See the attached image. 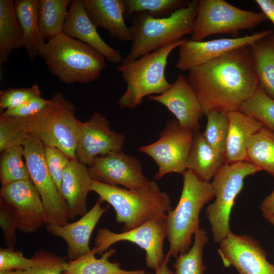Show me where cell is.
Returning a JSON list of instances; mask_svg holds the SVG:
<instances>
[{"label": "cell", "mask_w": 274, "mask_h": 274, "mask_svg": "<svg viewBox=\"0 0 274 274\" xmlns=\"http://www.w3.org/2000/svg\"><path fill=\"white\" fill-rule=\"evenodd\" d=\"M249 47L233 50L188 72L187 81L204 115L239 110L260 87Z\"/></svg>", "instance_id": "cell-1"}, {"label": "cell", "mask_w": 274, "mask_h": 274, "mask_svg": "<svg viewBox=\"0 0 274 274\" xmlns=\"http://www.w3.org/2000/svg\"><path fill=\"white\" fill-rule=\"evenodd\" d=\"M90 189L102 202L106 201L114 208L116 221L123 224L122 231L132 230L151 220L166 219L167 214L173 209L169 195L161 191L154 180L134 189L92 180Z\"/></svg>", "instance_id": "cell-2"}, {"label": "cell", "mask_w": 274, "mask_h": 274, "mask_svg": "<svg viewBox=\"0 0 274 274\" xmlns=\"http://www.w3.org/2000/svg\"><path fill=\"white\" fill-rule=\"evenodd\" d=\"M50 72L68 84L88 83L97 79L105 69V57L88 44L64 33L49 39L39 48Z\"/></svg>", "instance_id": "cell-3"}, {"label": "cell", "mask_w": 274, "mask_h": 274, "mask_svg": "<svg viewBox=\"0 0 274 274\" xmlns=\"http://www.w3.org/2000/svg\"><path fill=\"white\" fill-rule=\"evenodd\" d=\"M198 6V0L191 1L186 7L163 18H155L146 13L134 14L130 27V48L123 61L138 59L191 34Z\"/></svg>", "instance_id": "cell-4"}, {"label": "cell", "mask_w": 274, "mask_h": 274, "mask_svg": "<svg viewBox=\"0 0 274 274\" xmlns=\"http://www.w3.org/2000/svg\"><path fill=\"white\" fill-rule=\"evenodd\" d=\"M182 175L180 199L168 212L166 219V237L169 244L167 254L176 258L191 248L192 235L200 229V213L214 197L211 182L200 180L188 169Z\"/></svg>", "instance_id": "cell-5"}, {"label": "cell", "mask_w": 274, "mask_h": 274, "mask_svg": "<svg viewBox=\"0 0 274 274\" xmlns=\"http://www.w3.org/2000/svg\"><path fill=\"white\" fill-rule=\"evenodd\" d=\"M185 40L176 41L138 59L122 61L117 71L126 87L118 100L120 108L134 109L142 104L145 96L161 94L168 89L171 84L165 78L167 59L171 52Z\"/></svg>", "instance_id": "cell-6"}, {"label": "cell", "mask_w": 274, "mask_h": 274, "mask_svg": "<svg viewBox=\"0 0 274 274\" xmlns=\"http://www.w3.org/2000/svg\"><path fill=\"white\" fill-rule=\"evenodd\" d=\"M75 114L76 107L57 91L47 107L26 119L28 132L44 146L56 147L71 160H77L76 149L81 121Z\"/></svg>", "instance_id": "cell-7"}, {"label": "cell", "mask_w": 274, "mask_h": 274, "mask_svg": "<svg viewBox=\"0 0 274 274\" xmlns=\"http://www.w3.org/2000/svg\"><path fill=\"white\" fill-rule=\"evenodd\" d=\"M261 169L245 161L224 163L211 183L215 201L206 208L214 242L220 243L231 232L230 216L237 195L242 190L245 179Z\"/></svg>", "instance_id": "cell-8"}, {"label": "cell", "mask_w": 274, "mask_h": 274, "mask_svg": "<svg viewBox=\"0 0 274 274\" xmlns=\"http://www.w3.org/2000/svg\"><path fill=\"white\" fill-rule=\"evenodd\" d=\"M267 20L262 13L239 9L224 0H198L197 13L190 40L202 41L217 34L235 35Z\"/></svg>", "instance_id": "cell-9"}, {"label": "cell", "mask_w": 274, "mask_h": 274, "mask_svg": "<svg viewBox=\"0 0 274 274\" xmlns=\"http://www.w3.org/2000/svg\"><path fill=\"white\" fill-rule=\"evenodd\" d=\"M44 147L39 139L29 134L23 145L24 158L30 179L44 205L47 225H63L69 222L68 208L46 165Z\"/></svg>", "instance_id": "cell-10"}, {"label": "cell", "mask_w": 274, "mask_h": 274, "mask_svg": "<svg viewBox=\"0 0 274 274\" xmlns=\"http://www.w3.org/2000/svg\"><path fill=\"white\" fill-rule=\"evenodd\" d=\"M194 132L181 127L177 120L168 121L156 142L141 146L139 150L151 157L158 166L156 181L166 175L183 174L192 147Z\"/></svg>", "instance_id": "cell-11"}, {"label": "cell", "mask_w": 274, "mask_h": 274, "mask_svg": "<svg viewBox=\"0 0 274 274\" xmlns=\"http://www.w3.org/2000/svg\"><path fill=\"white\" fill-rule=\"evenodd\" d=\"M166 219L148 221L132 230L116 233L107 228L98 229L92 248L96 254H102L119 242L135 244L146 253V266L156 270L164 260L163 244L166 238Z\"/></svg>", "instance_id": "cell-12"}, {"label": "cell", "mask_w": 274, "mask_h": 274, "mask_svg": "<svg viewBox=\"0 0 274 274\" xmlns=\"http://www.w3.org/2000/svg\"><path fill=\"white\" fill-rule=\"evenodd\" d=\"M125 135L111 129L108 119L98 112L90 118L80 122L76 149L77 160L89 166L97 157L122 151Z\"/></svg>", "instance_id": "cell-13"}, {"label": "cell", "mask_w": 274, "mask_h": 274, "mask_svg": "<svg viewBox=\"0 0 274 274\" xmlns=\"http://www.w3.org/2000/svg\"><path fill=\"white\" fill-rule=\"evenodd\" d=\"M273 33V30L267 29L234 38H221L206 41H194L185 39L179 47L178 58L175 68L181 72H188L231 51L250 47Z\"/></svg>", "instance_id": "cell-14"}, {"label": "cell", "mask_w": 274, "mask_h": 274, "mask_svg": "<svg viewBox=\"0 0 274 274\" xmlns=\"http://www.w3.org/2000/svg\"><path fill=\"white\" fill-rule=\"evenodd\" d=\"M219 244L218 252L225 266L234 267L238 274H274V265L251 236L231 232Z\"/></svg>", "instance_id": "cell-15"}, {"label": "cell", "mask_w": 274, "mask_h": 274, "mask_svg": "<svg viewBox=\"0 0 274 274\" xmlns=\"http://www.w3.org/2000/svg\"><path fill=\"white\" fill-rule=\"evenodd\" d=\"M0 196L15 209L18 217L19 231L34 233L47 225L41 196L30 179L2 186Z\"/></svg>", "instance_id": "cell-16"}, {"label": "cell", "mask_w": 274, "mask_h": 274, "mask_svg": "<svg viewBox=\"0 0 274 274\" xmlns=\"http://www.w3.org/2000/svg\"><path fill=\"white\" fill-rule=\"evenodd\" d=\"M88 168L93 180L107 185L134 189L149 181L144 174L140 161L122 151L96 157Z\"/></svg>", "instance_id": "cell-17"}, {"label": "cell", "mask_w": 274, "mask_h": 274, "mask_svg": "<svg viewBox=\"0 0 274 274\" xmlns=\"http://www.w3.org/2000/svg\"><path fill=\"white\" fill-rule=\"evenodd\" d=\"M148 97L165 106L176 117L181 127L194 133L199 131V120L204 112L196 94L183 75L178 76L163 93Z\"/></svg>", "instance_id": "cell-18"}, {"label": "cell", "mask_w": 274, "mask_h": 274, "mask_svg": "<svg viewBox=\"0 0 274 274\" xmlns=\"http://www.w3.org/2000/svg\"><path fill=\"white\" fill-rule=\"evenodd\" d=\"M101 203L98 199L85 215L74 222H68L63 225H47V230L50 233L65 242L69 261L74 260L90 251L89 241L91 235L108 209L102 207Z\"/></svg>", "instance_id": "cell-19"}, {"label": "cell", "mask_w": 274, "mask_h": 274, "mask_svg": "<svg viewBox=\"0 0 274 274\" xmlns=\"http://www.w3.org/2000/svg\"><path fill=\"white\" fill-rule=\"evenodd\" d=\"M88 16L83 0H72L65 20L63 33L94 48L112 63H121L122 53L109 46L98 34Z\"/></svg>", "instance_id": "cell-20"}, {"label": "cell", "mask_w": 274, "mask_h": 274, "mask_svg": "<svg viewBox=\"0 0 274 274\" xmlns=\"http://www.w3.org/2000/svg\"><path fill=\"white\" fill-rule=\"evenodd\" d=\"M92 180L89 168L77 160H71L65 168L60 194L67 207L70 220L88 212L87 198Z\"/></svg>", "instance_id": "cell-21"}, {"label": "cell", "mask_w": 274, "mask_h": 274, "mask_svg": "<svg viewBox=\"0 0 274 274\" xmlns=\"http://www.w3.org/2000/svg\"><path fill=\"white\" fill-rule=\"evenodd\" d=\"M86 13L96 26L108 31L111 38L131 41L130 27L125 23V0H83Z\"/></svg>", "instance_id": "cell-22"}, {"label": "cell", "mask_w": 274, "mask_h": 274, "mask_svg": "<svg viewBox=\"0 0 274 274\" xmlns=\"http://www.w3.org/2000/svg\"><path fill=\"white\" fill-rule=\"evenodd\" d=\"M228 125L224 153L225 163L247 161L249 138L259 130L262 124L240 110L227 113Z\"/></svg>", "instance_id": "cell-23"}, {"label": "cell", "mask_w": 274, "mask_h": 274, "mask_svg": "<svg viewBox=\"0 0 274 274\" xmlns=\"http://www.w3.org/2000/svg\"><path fill=\"white\" fill-rule=\"evenodd\" d=\"M225 163L223 156L207 143L202 133H194L192 147L187 161V169L201 181L210 182Z\"/></svg>", "instance_id": "cell-24"}, {"label": "cell", "mask_w": 274, "mask_h": 274, "mask_svg": "<svg viewBox=\"0 0 274 274\" xmlns=\"http://www.w3.org/2000/svg\"><path fill=\"white\" fill-rule=\"evenodd\" d=\"M39 0H15L14 8L23 33V48L28 58L34 59L45 42L38 22Z\"/></svg>", "instance_id": "cell-25"}, {"label": "cell", "mask_w": 274, "mask_h": 274, "mask_svg": "<svg viewBox=\"0 0 274 274\" xmlns=\"http://www.w3.org/2000/svg\"><path fill=\"white\" fill-rule=\"evenodd\" d=\"M116 252L115 249L110 248L97 258L95 252L91 249L88 253L74 260H68L62 274H151L145 269L125 270L119 262H111L109 258Z\"/></svg>", "instance_id": "cell-26"}, {"label": "cell", "mask_w": 274, "mask_h": 274, "mask_svg": "<svg viewBox=\"0 0 274 274\" xmlns=\"http://www.w3.org/2000/svg\"><path fill=\"white\" fill-rule=\"evenodd\" d=\"M249 48L259 86L274 99L273 33L257 41Z\"/></svg>", "instance_id": "cell-27"}, {"label": "cell", "mask_w": 274, "mask_h": 274, "mask_svg": "<svg viewBox=\"0 0 274 274\" xmlns=\"http://www.w3.org/2000/svg\"><path fill=\"white\" fill-rule=\"evenodd\" d=\"M23 48V33L14 8V1L0 0V64L14 49Z\"/></svg>", "instance_id": "cell-28"}, {"label": "cell", "mask_w": 274, "mask_h": 274, "mask_svg": "<svg viewBox=\"0 0 274 274\" xmlns=\"http://www.w3.org/2000/svg\"><path fill=\"white\" fill-rule=\"evenodd\" d=\"M247 161L274 176V133L263 126L247 143Z\"/></svg>", "instance_id": "cell-29"}, {"label": "cell", "mask_w": 274, "mask_h": 274, "mask_svg": "<svg viewBox=\"0 0 274 274\" xmlns=\"http://www.w3.org/2000/svg\"><path fill=\"white\" fill-rule=\"evenodd\" d=\"M70 0H39L38 22L42 37L50 39L63 33Z\"/></svg>", "instance_id": "cell-30"}, {"label": "cell", "mask_w": 274, "mask_h": 274, "mask_svg": "<svg viewBox=\"0 0 274 274\" xmlns=\"http://www.w3.org/2000/svg\"><path fill=\"white\" fill-rule=\"evenodd\" d=\"M194 235L192 246L176 257L173 265L174 274H204L206 267L203 261V252L209 239L208 233L204 229L200 228Z\"/></svg>", "instance_id": "cell-31"}, {"label": "cell", "mask_w": 274, "mask_h": 274, "mask_svg": "<svg viewBox=\"0 0 274 274\" xmlns=\"http://www.w3.org/2000/svg\"><path fill=\"white\" fill-rule=\"evenodd\" d=\"M23 146H15L1 153L0 181L1 185L25 180L30 177L24 158Z\"/></svg>", "instance_id": "cell-32"}, {"label": "cell", "mask_w": 274, "mask_h": 274, "mask_svg": "<svg viewBox=\"0 0 274 274\" xmlns=\"http://www.w3.org/2000/svg\"><path fill=\"white\" fill-rule=\"evenodd\" d=\"M125 18L139 13H146L155 18L169 16L186 7L189 1L183 0H125Z\"/></svg>", "instance_id": "cell-33"}, {"label": "cell", "mask_w": 274, "mask_h": 274, "mask_svg": "<svg viewBox=\"0 0 274 274\" xmlns=\"http://www.w3.org/2000/svg\"><path fill=\"white\" fill-rule=\"evenodd\" d=\"M274 133V99L259 87L241 106L240 110Z\"/></svg>", "instance_id": "cell-34"}, {"label": "cell", "mask_w": 274, "mask_h": 274, "mask_svg": "<svg viewBox=\"0 0 274 274\" xmlns=\"http://www.w3.org/2000/svg\"><path fill=\"white\" fill-rule=\"evenodd\" d=\"M29 134L26 119L13 117L1 112V153L13 147L23 146Z\"/></svg>", "instance_id": "cell-35"}, {"label": "cell", "mask_w": 274, "mask_h": 274, "mask_svg": "<svg viewBox=\"0 0 274 274\" xmlns=\"http://www.w3.org/2000/svg\"><path fill=\"white\" fill-rule=\"evenodd\" d=\"M206 115L207 122L203 136L217 153L224 156L228 125L227 113L211 111Z\"/></svg>", "instance_id": "cell-36"}, {"label": "cell", "mask_w": 274, "mask_h": 274, "mask_svg": "<svg viewBox=\"0 0 274 274\" xmlns=\"http://www.w3.org/2000/svg\"><path fill=\"white\" fill-rule=\"evenodd\" d=\"M33 263L26 270H13L12 274H62L68 261L63 257L44 250H39L31 257Z\"/></svg>", "instance_id": "cell-37"}, {"label": "cell", "mask_w": 274, "mask_h": 274, "mask_svg": "<svg viewBox=\"0 0 274 274\" xmlns=\"http://www.w3.org/2000/svg\"><path fill=\"white\" fill-rule=\"evenodd\" d=\"M44 156L48 170L60 194L63 173L71 160L60 149L48 146L44 147Z\"/></svg>", "instance_id": "cell-38"}, {"label": "cell", "mask_w": 274, "mask_h": 274, "mask_svg": "<svg viewBox=\"0 0 274 274\" xmlns=\"http://www.w3.org/2000/svg\"><path fill=\"white\" fill-rule=\"evenodd\" d=\"M18 223V217L14 207L0 197V226L7 247L13 248L17 242Z\"/></svg>", "instance_id": "cell-39"}, {"label": "cell", "mask_w": 274, "mask_h": 274, "mask_svg": "<svg viewBox=\"0 0 274 274\" xmlns=\"http://www.w3.org/2000/svg\"><path fill=\"white\" fill-rule=\"evenodd\" d=\"M41 91L37 84L30 87H10L0 91V111L17 107L31 98L41 95Z\"/></svg>", "instance_id": "cell-40"}, {"label": "cell", "mask_w": 274, "mask_h": 274, "mask_svg": "<svg viewBox=\"0 0 274 274\" xmlns=\"http://www.w3.org/2000/svg\"><path fill=\"white\" fill-rule=\"evenodd\" d=\"M33 263L31 258L25 257L22 252L13 248L0 249V270H26Z\"/></svg>", "instance_id": "cell-41"}, {"label": "cell", "mask_w": 274, "mask_h": 274, "mask_svg": "<svg viewBox=\"0 0 274 274\" xmlns=\"http://www.w3.org/2000/svg\"><path fill=\"white\" fill-rule=\"evenodd\" d=\"M50 102V99H46L41 97V95L35 96L27 100L22 105L4 111L8 116L26 119L38 113Z\"/></svg>", "instance_id": "cell-42"}, {"label": "cell", "mask_w": 274, "mask_h": 274, "mask_svg": "<svg viewBox=\"0 0 274 274\" xmlns=\"http://www.w3.org/2000/svg\"><path fill=\"white\" fill-rule=\"evenodd\" d=\"M259 8L268 20L274 25V0H255ZM274 36V33H273Z\"/></svg>", "instance_id": "cell-43"}, {"label": "cell", "mask_w": 274, "mask_h": 274, "mask_svg": "<svg viewBox=\"0 0 274 274\" xmlns=\"http://www.w3.org/2000/svg\"><path fill=\"white\" fill-rule=\"evenodd\" d=\"M260 208L263 217L274 215V190L264 199Z\"/></svg>", "instance_id": "cell-44"}, {"label": "cell", "mask_w": 274, "mask_h": 274, "mask_svg": "<svg viewBox=\"0 0 274 274\" xmlns=\"http://www.w3.org/2000/svg\"><path fill=\"white\" fill-rule=\"evenodd\" d=\"M170 256L168 254H165V257L163 262L155 270V274H174L173 271L167 265Z\"/></svg>", "instance_id": "cell-45"}, {"label": "cell", "mask_w": 274, "mask_h": 274, "mask_svg": "<svg viewBox=\"0 0 274 274\" xmlns=\"http://www.w3.org/2000/svg\"><path fill=\"white\" fill-rule=\"evenodd\" d=\"M264 217L267 221L273 224V225L274 226V215L266 216H264Z\"/></svg>", "instance_id": "cell-46"}, {"label": "cell", "mask_w": 274, "mask_h": 274, "mask_svg": "<svg viewBox=\"0 0 274 274\" xmlns=\"http://www.w3.org/2000/svg\"><path fill=\"white\" fill-rule=\"evenodd\" d=\"M13 270H0V274H12Z\"/></svg>", "instance_id": "cell-47"}]
</instances>
